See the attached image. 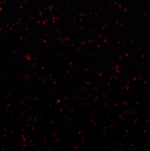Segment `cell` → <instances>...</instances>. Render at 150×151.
I'll list each match as a JSON object with an SVG mask.
<instances>
[]
</instances>
